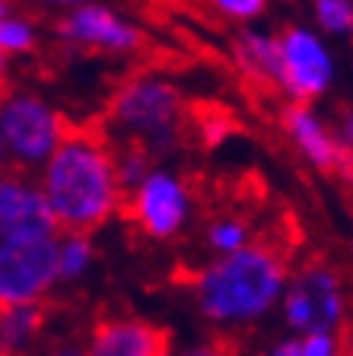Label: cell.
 I'll list each match as a JSON object with an SVG mask.
<instances>
[{
    "instance_id": "obj_26",
    "label": "cell",
    "mask_w": 353,
    "mask_h": 356,
    "mask_svg": "<svg viewBox=\"0 0 353 356\" xmlns=\"http://www.w3.org/2000/svg\"><path fill=\"white\" fill-rule=\"evenodd\" d=\"M45 3H58V7H77V3H86V0H45Z\"/></svg>"
},
{
    "instance_id": "obj_10",
    "label": "cell",
    "mask_w": 353,
    "mask_h": 356,
    "mask_svg": "<svg viewBox=\"0 0 353 356\" xmlns=\"http://www.w3.org/2000/svg\"><path fill=\"white\" fill-rule=\"evenodd\" d=\"M61 38L74 44H89V48H105V51H134L143 44V32L131 22H125L115 10L105 3L86 0L77 3L64 19L58 22Z\"/></svg>"
},
{
    "instance_id": "obj_12",
    "label": "cell",
    "mask_w": 353,
    "mask_h": 356,
    "mask_svg": "<svg viewBox=\"0 0 353 356\" xmlns=\"http://www.w3.org/2000/svg\"><path fill=\"white\" fill-rule=\"evenodd\" d=\"M26 229H58L42 191L26 178L0 172V238Z\"/></svg>"
},
{
    "instance_id": "obj_14",
    "label": "cell",
    "mask_w": 353,
    "mask_h": 356,
    "mask_svg": "<svg viewBox=\"0 0 353 356\" xmlns=\"http://www.w3.org/2000/svg\"><path fill=\"white\" fill-rule=\"evenodd\" d=\"M235 58L242 64V70L258 83H277L280 74V51H277V38L261 35V32H245L239 38Z\"/></svg>"
},
{
    "instance_id": "obj_28",
    "label": "cell",
    "mask_w": 353,
    "mask_h": 356,
    "mask_svg": "<svg viewBox=\"0 0 353 356\" xmlns=\"http://www.w3.org/2000/svg\"><path fill=\"white\" fill-rule=\"evenodd\" d=\"M347 356H353V325H350V337H347Z\"/></svg>"
},
{
    "instance_id": "obj_1",
    "label": "cell",
    "mask_w": 353,
    "mask_h": 356,
    "mask_svg": "<svg viewBox=\"0 0 353 356\" xmlns=\"http://www.w3.org/2000/svg\"><path fill=\"white\" fill-rule=\"evenodd\" d=\"M38 191L52 210L58 229H99L121 204L115 153L109 149L105 134L67 127L64 140L45 159Z\"/></svg>"
},
{
    "instance_id": "obj_3",
    "label": "cell",
    "mask_w": 353,
    "mask_h": 356,
    "mask_svg": "<svg viewBox=\"0 0 353 356\" xmlns=\"http://www.w3.org/2000/svg\"><path fill=\"white\" fill-rule=\"evenodd\" d=\"M109 118L118 131L131 137L134 147L153 159L178 147L185 102L175 83L162 80V76H137L118 89Z\"/></svg>"
},
{
    "instance_id": "obj_17",
    "label": "cell",
    "mask_w": 353,
    "mask_h": 356,
    "mask_svg": "<svg viewBox=\"0 0 353 356\" xmlns=\"http://www.w3.org/2000/svg\"><path fill=\"white\" fill-rule=\"evenodd\" d=\"M207 242L214 248L217 254H229V252H239L249 245V226L239 220H220L207 229Z\"/></svg>"
},
{
    "instance_id": "obj_4",
    "label": "cell",
    "mask_w": 353,
    "mask_h": 356,
    "mask_svg": "<svg viewBox=\"0 0 353 356\" xmlns=\"http://www.w3.org/2000/svg\"><path fill=\"white\" fill-rule=\"evenodd\" d=\"M58 280V229L0 238V302H36Z\"/></svg>"
},
{
    "instance_id": "obj_29",
    "label": "cell",
    "mask_w": 353,
    "mask_h": 356,
    "mask_svg": "<svg viewBox=\"0 0 353 356\" xmlns=\"http://www.w3.org/2000/svg\"><path fill=\"white\" fill-rule=\"evenodd\" d=\"M3 13H7V3H3V0H0V16H3Z\"/></svg>"
},
{
    "instance_id": "obj_16",
    "label": "cell",
    "mask_w": 353,
    "mask_h": 356,
    "mask_svg": "<svg viewBox=\"0 0 353 356\" xmlns=\"http://www.w3.org/2000/svg\"><path fill=\"white\" fill-rule=\"evenodd\" d=\"M315 19L331 35H353V0H315Z\"/></svg>"
},
{
    "instance_id": "obj_19",
    "label": "cell",
    "mask_w": 353,
    "mask_h": 356,
    "mask_svg": "<svg viewBox=\"0 0 353 356\" xmlns=\"http://www.w3.org/2000/svg\"><path fill=\"white\" fill-rule=\"evenodd\" d=\"M296 356H340L338 337L334 334H302Z\"/></svg>"
},
{
    "instance_id": "obj_15",
    "label": "cell",
    "mask_w": 353,
    "mask_h": 356,
    "mask_svg": "<svg viewBox=\"0 0 353 356\" xmlns=\"http://www.w3.org/2000/svg\"><path fill=\"white\" fill-rule=\"evenodd\" d=\"M89 264H93L89 232H67V238H58V280H80Z\"/></svg>"
},
{
    "instance_id": "obj_23",
    "label": "cell",
    "mask_w": 353,
    "mask_h": 356,
    "mask_svg": "<svg viewBox=\"0 0 353 356\" xmlns=\"http://www.w3.org/2000/svg\"><path fill=\"white\" fill-rule=\"evenodd\" d=\"M296 347H299V341H283V343H277L267 356H296Z\"/></svg>"
},
{
    "instance_id": "obj_27",
    "label": "cell",
    "mask_w": 353,
    "mask_h": 356,
    "mask_svg": "<svg viewBox=\"0 0 353 356\" xmlns=\"http://www.w3.org/2000/svg\"><path fill=\"white\" fill-rule=\"evenodd\" d=\"M3 163H7V147H3V137H0V169H3Z\"/></svg>"
},
{
    "instance_id": "obj_20",
    "label": "cell",
    "mask_w": 353,
    "mask_h": 356,
    "mask_svg": "<svg viewBox=\"0 0 353 356\" xmlns=\"http://www.w3.org/2000/svg\"><path fill=\"white\" fill-rule=\"evenodd\" d=\"M214 7L229 19H255L267 10V0H214Z\"/></svg>"
},
{
    "instance_id": "obj_13",
    "label": "cell",
    "mask_w": 353,
    "mask_h": 356,
    "mask_svg": "<svg viewBox=\"0 0 353 356\" xmlns=\"http://www.w3.org/2000/svg\"><path fill=\"white\" fill-rule=\"evenodd\" d=\"M45 327V305L0 302V356H29L36 337Z\"/></svg>"
},
{
    "instance_id": "obj_25",
    "label": "cell",
    "mask_w": 353,
    "mask_h": 356,
    "mask_svg": "<svg viewBox=\"0 0 353 356\" xmlns=\"http://www.w3.org/2000/svg\"><path fill=\"white\" fill-rule=\"evenodd\" d=\"M3 80H7V54L0 51V86H3Z\"/></svg>"
},
{
    "instance_id": "obj_5",
    "label": "cell",
    "mask_w": 353,
    "mask_h": 356,
    "mask_svg": "<svg viewBox=\"0 0 353 356\" xmlns=\"http://www.w3.org/2000/svg\"><path fill=\"white\" fill-rule=\"evenodd\" d=\"M67 118L52 105H45L38 96L29 92H0V137L7 156H13L19 165L36 169L45 165V159L54 153L67 134Z\"/></svg>"
},
{
    "instance_id": "obj_18",
    "label": "cell",
    "mask_w": 353,
    "mask_h": 356,
    "mask_svg": "<svg viewBox=\"0 0 353 356\" xmlns=\"http://www.w3.org/2000/svg\"><path fill=\"white\" fill-rule=\"evenodd\" d=\"M36 44V29L26 19L16 16H0V51L3 54H22Z\"/></svg>"
},
{
    "instance_id": "obj_22",
    "label": "cell",
    "mask_w": 353,
    "mask_h": 356,
    "mask_svg": "<svg viewBox=\"0 0 353 356\" xmlns=\"http://www.w3.org/2000/svg\"><path fill=\"white\" fill-rule=\"evenodd\" d=\"M45 356H86L80 347H74V343H61V347H54V350H48Z\"/></svg>"
},
{
    "instance_id": "obj_6",
    "label": "cell",
    "mask_w": 353,
    "mask_h": 356,
    "mask_svg": "<svg viewBox=\"0 0 353 356\" xmlns=\"http://www.w3.org/2000/svg\"><path fill=\"white\" fill-rule=\"evenodd\" d=\"M344 312V286L331 267H302L283 286V315L287 325L299 334H338Z\"/></svg>"
},
{
    "instance_id": "obj_8",
    "label": "cell",
    "mask_w": 353,
    "mask_h": 356,
    "mask_svg": "<svg viewBox=\"0 0 353 356\" xmlns=\"http://www.w3.org/2000/svg\"><path fill=\"white\" fill-rule=\"evenodd\" d=\"M127 216L137 222L140 229L153 238H169L182 229L185 216H188V191L169 172H153L143 175L131 194Z\"/></svg>"
},
{
    "instance_id": "obj_2",
    "label": "cell",
    "mask_w": 353,
    "mask_h": 356,
    "mask_svg": "<svg viewBox=\"0 0 353 356\" xmlns=\"http://www.w3.org/2000/svg\"><path fill=\"white\" fill-rule=\"evenodd\" d=\"M287 286V264L267 245H245L220 254L194 280L198 305L210 321H255L277 305Z\"/></svg>"
},
{
    "instance_id": "obj_11",
    "label": "cell",
    "mask_w": 353,
    "mask_h": 356,
    "mask_svg": "<svg viewBox=\"0 0 353 356\" xmlns=\"http://www.w3.org/2000/svg\"><path fill=\"white\" fill-rule=\"evenodd\" d=\"M169 334L140 318H105L93 327L86 356H172Z\"/></svg>"
},
{
    "instance_id": "obj_7",
    "label": "cell",
    "mask_w": 353,
    "mask_h": 356,
    "mask_svg": "<svg viewBox=\"0 0 353 356\" xmlns=\"http://www.w3.org/2000/svg\"><path fill=\"white\" fill-rule=\"evenodd\" d=\"M277 51H280L277 86L293 102L309 105L328 92V86L334 80V60L315 32L293 26V29H287L277 38Z\"/></svg>"
},
{
    "instance_id": "obj_9",
    "label": "cell",
    "mask_w": 353,
    "mask_h": 356,
    "mask_svg": "<svg viewBox=\"0 0 353 356\" xmlns=\"http://www.w3.org/2000/svg\"><path fill=\"white\" fill-rule=\"evenodd\" d=\"M283 127H287L290 140L299 147V153L315 169L353 181V149H347L338 134L328 131L322 124V118L306 102H293L283 111Z\"/></svg>"
},
{
    "instance_id": "obj_21",
    "label": "cell",
    "mask_w": 353,
    "mask_h": 356,
    "mask_svg": "<svg viewBox=\"0 0 353 356\" xmlns=\"http://www.w3.org/2000/svg\"><path fill=\"white\" fill-rule=\"evenodd\" d=\"M340 143H344L347 149H353V108L344 111V118H340V131H338Z\"/></svg>"
},
{
    "instance_id": "obj_24",
    "label": "cell",
    "mask_w": 353,
    "mask_h": 356,
    "mask_svg": "<svg viewBox=\"0 0 353 356\" xmlns=\"http://www.w3.org/2000/svg\"><path fill=\"white\" fill-rule=\"evenodd\" d=\"M182 356H217L214 347H191V350H185Z\"/></svg>"
}]
</instances>
